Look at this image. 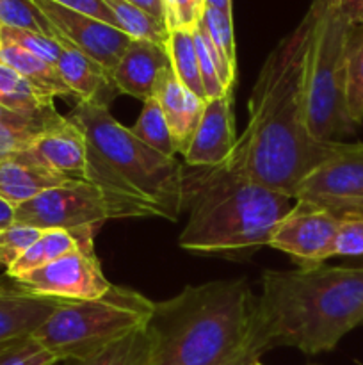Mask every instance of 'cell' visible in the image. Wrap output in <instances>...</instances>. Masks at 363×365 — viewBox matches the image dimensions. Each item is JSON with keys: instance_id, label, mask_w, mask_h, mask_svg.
<instances>
[{"instance_id": "f546056e", "label": "cell", "mask_w": 363, "mask_h": 365, "mask_svg": "<svg viewBox=\"0 0 363 365\" xmlns=\"http://www.w3.org/2000/svg\"><path fill=\"white\" fill-rule=\"evenodd\" d=\"M59 359L43 348L32 335L0 344V365H57Z\"/></svg>"}, {"instance_id": "836d02e7", "label": "cell", "mask_w": 363, "mask_h": 365, "mask_svg": "<svg viewBox=\"0 0 363 365\" xmlns=\"http://www.w3.org/2000/svg\"><path fill=\"white\" fill-rule=\"evenodd\" d=\"M164 9H166V25L169 31L177 29L194 31L203 14V9L194 0H164Z\"/></svg>"}, {"instance_id": "8d00e7d4", "label": "cell", "mask_w": 363, "mask_h": 365, "mask_svg": "<svg viewBox=\"0 0 363 365\" xmlns=\"http://www.w3.org/2000/svg\"><path fill=\"white\" fill-rule=\"evenodd\" d=\"M125 2L132 4V6L146 11L148 14L155 16L157 20H160L166 24V9H164V0H125Z\"/></svg>"}, {"instance_id": "d590c367", "label": "cell", "mask_w": 363, "mask_h": 365, "mask_svg": "<svg viewBox=\"0 0 363 365\" xmlns=\"http://www.w3.org/2000/svg\"><path fill=\"white\" fill-rule=\"evenodd\" d=\"M330 2H333L352 25L363 21V0H330Z\"/></svg>"}, {"instance_id": "6da1fadb", "label": "cell", "mask_w": 363, "mask_h": 365, "mask_svg": "<svg viewBox=\"0 0 363 365\" xmlns=\"http://www.w3.org/2000/svg\"><path fill=\"white\" fill-rule=\"evenodd\" d=\"M312 18L267 56L248 102V127L237 139L248 173L294 200L299 184L333 155L340 141H317L306 123L305 61Z\"/></svg>"}, {"instance_id": "ba28073f", "label": "cell", "mask_w": 363, "mask_h": 365, "mask_svg": "<svg viewBox=\"0 0 363 365\" xmlns=\"http://www.w3.org/2000/svg\"><path fill=\"white\" fill-rule=\"evenodd\" d=\"M109 220H114V216L105 196L95 185L82 180H70L46 189L41 195L14 207L16 223L39 230H98Z\"/></svg>"}, {"instance_id": "d6a6232c", "label": "cell", "mask_w": 363, "mask_h": 365, "mask_svg": "<svg viewBox=\"0 0 363 365\" xmlns=\"http://www.w3.org/2000/svg\"><path fill=\"white\" fill-rule=\"evenodd\" d=\"M363 255V216L340 220L335 257H362Z\"/></svg>"}, {"instance_id": "2e32d148", "label": "cell", "mask_w": 363, "mask_h": 365, "mask_svg": "<svg viewBox=\"0 0 363 365\" xmlns=\"http://www.w3.org/2000/svg\"><path fill=\"white\" fill-rule=\"evenodd\" d=\"M169 66L167 46L146 39H132L114 68L112 82L120 93L144 102L155 95L160 75Z\"/></svg>"}, {"instance_id": "e575fe53", "label": "cell", "mask_w": 363, "mask_h": 365, "mask_svg": "<svg viewBox=\"0 0 363 365\" xmlns=\"http://www.w3.org/2000/svg\"><path fill=\"white\" fill-rule=\"evenodd\" d=\"M52 2L68 7V9L77 11V13L88 14V16H93L96 20L105 21V24L120 29L116 16H114V13L109 9V6L103 0H52Z\"/></svg>"}, {"instance_id": "f35d334b", "label": "cell", "mask_w": 363, "mask_h": 365, "mask_svg": "<svg viewBox=\"0 0 363 365\" xmlns=\"http://www.w3.org/2000/svg\"><path fill=\"white\" fill-rule=\"evenodd\" d=\"M205 7H212V9L231 13V0H205Z\"/></svg>"}, {"instance_id": "74e56055", "label": "cell", "mask_w": 363, "mask_h": 365, "mask_svg": "<svg viewBox=\"0 0 363 365\" xmlns=\"http://www.w3.org/2000/svg\"><path fill=\"white\" fill-rule=\"evenodd\" d=\"M11 223H14V207L0 198V230L9 227Z\"/></svg>"}, {"instance_id": "4fadbf2b", "label": "cell", "mask_w": 363, "mask_h": 365, "mask_svg": "<svg viewBox=\"0 0 363 365\" xmlns=\"http://www.w3.org/2000/svg\"><path fill=\"white\" fill-rule=\"evenodd\" d=\"M233 91L206 100L198 128L184 152L185 166L212 168L226 163L237 145Z\"/></svg>"}, {"instance_id": "30bf717a", "label": "cell", "mask_w": 363, "mask_h": 365, "mask_svg": "<svg viewBox=\"0 0 363 365\" xmlns=\"http://www.w3.org/2000/svg\"><path fill=\"white\" fill-rule=\"evenodd\" d=\"M340 220L327 210L295 202L270 234L269 246L287 253L299 267L322 266L335 257Z\"/></svg>"}, {"instance_id": "7a4b0ae2", "label": "cell", "mask_w": 363, "mask_h": 365, "mask_svg": "<svg viewBox=\"0 0 363 365\" xmlns=\"http://www.w3.org/2000/svg\"><path fill=\"white\" fill-rule=\"evenodd\" d=\"M152 365H248L258 360V296L246 278L187 285L153 307Z\"/></svg>"}, {"instance_id": "f6af8a7d", "label": "cell", "mask_w": 363, "mask_h": 365, "mask_svg": "<svg viewBox=\"0 0 363 365\" xmlns=\"http://www.w3.org/2000/svg\"><path fill=\"white\" fill-rule=\"evenodd\" d=\"M362 24H363V21H362Z\"/></svg>"}, {"instance_id": "5b68a950", "label": "cell", "mask_w": 363, "mask_h": 365, "mask_svg": "<svg viewBox=\"0 0 363 365\" xmlns=\"http://www.w3.org/2000/svg\"><path fill=\"white\" fill-rule=\"evenodd\" d=\"M71 120L88 143L85 182L95 185L116 217H164L184 212V166L146 146L105 106L77 102Z\"/></svg>"}, {"instance_id": "ac0fdd59", "label": "cell", "mask_w": 363, "mask_h": 365, "mask_svg": "<svg viewBox=\"0 0 363 365\" xmlns=\"http://www.w3.org/2000/svg\"><path fill=\"white\" fill-rule=\"evenodd\" d=\"M153 98L159 102L162 109L178 153L184 155L201 120L205 100L198 98L189 89H185L171 66L166 68L160 75Z\"/></svg>"}, {"instance_id": "7c38bea8", "label": "cell", "mask_w": 363, "mask_h": 365, "mask_svg": "<svg viewBox=\"0 0 363 365\" xmlns=\"http://www.w3.org/2000/svg\"><path fill=\"white\" fill-rule=\"evenodd\" d=\"M32 2L53 25L57 31V39L70 43L112 75L125 48L132 41L130 36L105 21L68 9L52 0H32Z\"/></svg>"}, {"instance_id": "484cf974", "label": "cell", "mask_w": 363, "mask_h": 365, "mask_svg": "<svg viewBox=\"0 0 363 365\" xmlns=\"http://www.w3.org/2000/svg\"><path fill=\"white\" fill-rule=\"evenodd\" d=\"M132 134L141 139L146 146L166 157H174L178 153L174 139L171 135L167 121L164 118L162 109L155 98H148L142 102L141 116L137 118L134 127H130Z\"/></svg>"}, {"instance_id": "ffe728a7", "label": "cell", "mask_w": 363, "mask_h": 365, "mask_svg": "<svg viewBox=\"0 0 363 365\" xmlns=\"http://www.w3.org/2000/svg\"><path fill=\"white\" fill-rule=\"evenodd\" d=\"M96 228H84L77 232L66 230H43L38 241L6 271V274L13 280L39 269L68 253L75 252L84 246H95Z\"/></svg>"}, {"instance_id": "ee69618b", "label": "cell", "mask_w": 363, "mask_h": 365, "mask_svg": "<svg viewBox=\"0 0 363 365\" xmlns=\"http://www.w3.org/2000/svg\"><path fill=\"white\" fill-rule=\"evenodd\" d=\"M313 365H317V364H313Z\"/></svg>"}, {"instance_id": "8992f818", "label": "cell", "mask_w": 363, "mask_h": 365, "mask_svg": "<svg viewBox=\"0 0 363 365\" xmlns=\"http://www.w3.org/2000/svg\"><path fill=\"white\" fill-rule=\"evenodd\" d=\"M153 307L141 292L112 284L98 298L64 303L32 337L59 362L84 359L148 327Z\"/></svg>"}, {"instance_id": "7bdbcfd3", "label": "cell", "mask_w": 363, "mask_h": 365, "mask_svg": "<svg viewBox=\"0 0 363 365\" xmlns=\"http://www.w3.org/2000/svg\"><path fill=\"white\" fill-rule=\"evenodd\" d=\"M0 48H2V38H0Z\"/></svg>"}, {"instance_id": "52a82bcc", "label": "cell", "mask_w": 363, "mask_h": 365, "mask_svg": "<svg viewBox=\"0 0 363 365\" xmlns=\"http://www.w3.org/2000/svg\"><path fill=\"white\" fill-rule=\"evenodd\" d=\"M308 50L305 61L306 123L313 139L335 141L352 134L345 110V48L351 21L330 0H313Z\"/></svg>"}, {"instance_id": "f1b7e54d", "label": "cell", "mask_w": 363, "mask_h": 365, "mask_svg": "<svg viewBox=\"0 0 363 365\" xmlns=\"http://www.w3.org/2000/svg\"><path fill=\"white\" fill-rule=\"evenodd\" d=\"M201 21L205 24L214 45L219 50L224 64L230 70L231 75L237 77V50H235L233 38V21H231V13L205 7L201 14Z\"/></svg>"}, {"instance_id": "44dd1931", "label": "cell", "mask_w": 363, "mask_h": 365, "mask_svg": "<svg viewBox=\"0 0 363 365\" xmlns=\"http://www.w3.org/2000/svg\"><path fill=\"white\" fill-rule=\"evenodd\" d=\"M0 63L7 64L31 84V88L46 102H53L56 96H71L70 88L64 84L56 64L46 63L41 57L27 52L13 43H2Z\"/></svg>"}, {"instance_id": "d6986e66", "label": "cell", "mask_w": 363, "mask_h": 365, "mask_svg": "<svg viewBox=\"0 0 363 365\" xmlns=\"http://www.w3.org/2000/svg\"><path fill=\"white\" fill-rule=\"evenodd\" d=\"M66 182L70 180L48 171L23 152L0 160V198L13 207Z\"/></svg>"}, {"instance_id": "3957f363", "label": "cell", "mask_w": 363, "mask_h": 365, "mask_svg": "<svg viewBox=\"0 0 363 365\" xmlns=\"http://www.w3.org/2000/svg\"><path fill=\"white\" fill-rule=\"evenodd\" d=\"M290 209V196L265 187L248 173L235 145L230 159L219 166H184L189 220L180 246L198 255L246 259L269 245L274 227Z\"/></svg>"}, {"instance_id": "5bb4252c", "label": "cell", "mask_w": 363, "mask_h": 365, "mask_svg": "<svg viewBox=\"0 0 363 365\" xmlns=\"http://www.w3.org/2000/svg\"><path fill=\"white\" fill-rule=\"evenodd\" d=\"M23 153L66 180L85 182L88 143L84 130L70 116L39 135Z\"/></svg>"}, {"instance_id": "603a6c76", "label": "cell", "mask_w": 363, "mask_h": 365, "mask_svg": "<svg viewBox=\"0 0 363 365\" xmlns=\"http://www.w3.org/2000/svg\"><path fill=\"white\" fill-rule=\"evenodd\" d=\"M345 110L358 128L363 123V24L349 29L345 48Z\"/></svg>"}, {"instance_id": "4dcf8cb0", "label": "cell", "mask_w": 363, "mask_h": 365, "mask_svg": "<svg viewBox=\"0 0 363 365\" xmlns=\"http://www.w3.org/2000/svg\"><path fill=\"white\" fill-rule=\"evenodd\" d=\"M43 230L28 227L23 223H11L0 230V264L4 269H9L32 245L39 239Z\"/></svg>"}, {"instance_id": "ab89813d", "label": "cell", "mask_w": 363, "mask_h": 365, "mask_svg": "<svg viewBox=\"0 0 363 365\" xmlns=\"http://www.w3.org/2000/svg\"><path fill=\"white\" fill-rule=\"evenodd\" d=\"M196 4H198L199 7H201V9H205V0H194Z\"/></svg>"}, {"instance_id": "277c9868", "label": "cell", "mask_w": 363, "mask_h": 365, "mask_svg": "<svg viewBox=\"0 0 363 365\" xmlns=\"http://www.w3.org/2000/svg\"><path fill=\"white\" fill-rule=\"evenodd\" d=\"M363 324V267L267 269L258 296L262 351L292 346L305 355L331 351Z\"/></svg>"}, {"instance_id": "83f0119b", "label": "cell", "mask_w": 363, "mask_h": 365, "mask_svg": "<svg viewBox=\"0 0 363 365\" xmlns=\"http://www.w3.org/2000/svg\"><path fill=\"white\" fill-rule=\"evenodd\" d=\"M0 27L21 29L57 39V31L32 0H0Z\"/></svg>"}, {"instance_id": "1f68e13d", "label": "cell", "mask_w": 363, "mask_h": 365, "mask_svg": "<svg viewBox=\"0 0 363 365\" xmlns=\"http://www.w3.org/2000/svg\"><path fill=\"white\" fill-rule=\"evenodd\" d=\"M0 38H2V43H13V45L21 46L23 50L41 57L50 64L57 63L60 56V48H63L57 39L32 31H21V29L0 27Z\"/></svg>"}, {"instance_id": "7402d4cb", "label": "cell", "mask_w": 363, "mask_h": 365, "mask_svg": "<svg viewBox=\"0 0 363 365\" xmlns=\"http://www.w3.org/2000/svg\"><path fill=\"white\" fill-rule=\"evenodd\" d=\"M153 335L146 328L132 331L127 337L112 342L107 348L84 356V359L64 360L57 365H152Z\"/></svg>"}, {"instance_id": "9c48e42d", "label": "cell", "mask_w": 363, "mask_h": 365, "mask_svg": "<svg viewBox=\"0 0 363 365\" xmlns=\"http://www.w3.org/2000/svg\"><path fill=\"white\" fill-rule=\"evenodd\" d=\"M294 200L327 210L338 220L363 216V143H342L299 184Z\"/></svg>"}, {"instance_id": "8fae6325", "label": "cell", "mask_w": 363, "mask_h": 365, "mask_svg": "<svg viewBox=\"0 0 363 365\" xmlns=\"http://www.w3.org/2000/svg\"><path fill=\"white\" fill-rule=\"evenodd\" d=\"M27 291L64 302H85L109 291L110 284L102 271L95 246H84L39 269L16 278Z\"/></svg>"}, {"instance_id": "b9f144b4", "label": "cell", "mask_w": 363, "mask_h": 365, "mask_svg": "<svg viewBox=\"0 0 363 365\" xmlns=\"http://www.w3.org/2000/svg\"><path fill=\"white\" fill-rule=\"evenodd\" d=\"M4 273H6V269H4L2 264H0V274H4Z\"/></svg>"}, {"instance_id": "d4e9b609", "label": "cell", "mask_w": 363, "mask_h": 365, "mask_svg": "<svg viewBox=\"0 0 363 365\" xmlns=\"http://www.w3.org/2000/svg\"><path fill=\"white\" fill-rule=\"evenodd\" d=\"M103 2L109 6V9L116 16L120 31L130 36L132 39H146V41L167 46L169 29L164 21L157 20L155 16L125 2V0H103Z\"/></svg>"}, {"instance_id": "e0dca14e", "label": "cell", "mask_w": 363, "mask_h": 365, "mask_svg": "<svg viewBox=\"0 0 363 365\" xmlns=\"http://www.w3.org/2000/svg\"><path fill=\"white\" fill-rule=\"evenodd\" d=\"M60 43V56L56 68L63 77L64 84L70 88L71 96L77 102L98 103L110 107L114 96L120 95L112 82V75L100 66L96 61L82 53L70 43L57 39Z\"/></svg>"}, {"instance_id": "9a60e30c", "label": "cell", "mask_w": 363, "mask_h": 365, "mask_svg": "<svg viewBox=\"0 0 363 365\" xmlns=\"http://www.w3.org/2000/svg\"><path fill=\"white\" fill-rule=\"evenodd\" d=\"M64 303L27 291L6 273L0 274V344L32 335Z\"/></svg>"}, {"instance_id": "60d3db41", "label": "cell", "mask_w": 363, "mask_h": 365, "mask_svg": "<svg viewBox=\"0 0 363 365\" xmlns=\"http://www.w3.org/2000/svg\"><path fill=\"white\" fill-rule=\"evenodd\" d=\"M248 365H263V364H260L258 360H253V362H251V364H248Z\"/></svg>"}, {"instance_id": "cb8c5ba5", "label": "cell", "mask_w": 363, "mask_h": 365, "mask_svg": "<svg viewBox=\"0 0 363 365\" xmlns=\"http://www.w3.org/2000/svg\"><path fill=\"white\" fill-rule=\"evenodd\" d=\"M167 53L171 59V68L185 89L196 95L198 98L205 100V89H203L201 75H199L198 53H196L194 31L177 29L169 31L167 39Z\"/></svg>"}, {"instance_id": "4316f807", "label": "cell", "mask_w": 363, "mask_h": 365, "mask_svg": "<svg viewBox=\"0 0 363 365\" xmlns=\"http://www.w3.org/2000/svg\"><path fill=\"white\" fill-rule=\"evenodd\" d=\"M0 106L16 113H38L53 102L43 100L18 71L0 63Z\"/></svg>"}]
</instances>
